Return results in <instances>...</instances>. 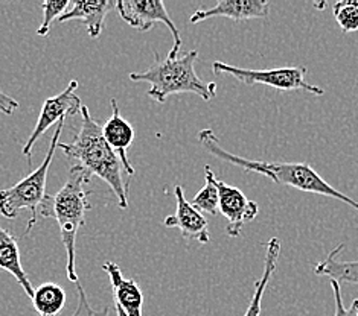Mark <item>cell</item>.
<instances>
[{
	"mask_svg": "<svg viewBox=\"0 0 358 316\" xmlns=\"http://www.w3.org/2000/svg\"><path fill=\"white\" fill-rule=\"evenodd\" d=\"M116 10L121 19L138 31H150L156 23H162L173 33L174 45L168 57L176 58L182 49V36L173 19L169 17L165 3L162 0H119Z\"/></svg>",
	"mask_w": 358,
	"mask_h": 316,
	"instance_id": "cell-7",
	"label": "cell"
},
{
	"mask_svg": "<svg viewBox=\"0 0 358 316\" xmlns=\"http://www.w3.org/2000/svg\"><path fill=\"white\" fill-rule=\"evenodd\" d=\"M113 8H116V2H112V0H76L71 10H67L59 17L58 23L80 20L83 24H86L89 37L98 38L104 29L107 15Z\"/></svg>",
	"mask_w": 358,
	"mask_h": 316,
	"instance_id": "cell-14",
	"label": "cell"
},
{
	"mask_svg": "<svg viewBox=\"0 0 358 316\" xmlns=\"http://www.w3.org/2000/svg\"><path fill=\"white\" fill-rule=\"evenodd\" d=\"M204 176H206V184H204L203 189L197 192L191 201V206L199 210L201 215L206 213V215L215 216L218 215V206H220V198H218V190L215 186V174L212 172L210 166H204Z\"/></svg>",
	"mask_w": 358,
	"mask_h": 316,
	"instance_id": "cell-19",
	"label": "cell"
},
{
	"mask_svg": "<svg viewBox=\"0 0 358 316\" xmlns=\"http://www.w3.org/2000/svg\"><path fill=\"white\" fill-rule=\"evenodd\" d=\"M115 307H116V316H127V313L117 304H115Z\"/></svg>",
	"mask_w": 358,
	"mask_h": 316,
	"instance_id": "cell-25",
	"label": "cell"
},
{
	"mask_svg": "<svg viewBox=\"0 0 358 316\" xmlns=\"http://www.w3.org/2000/svg\"><path fill=\"white\" fill-rule=\"evenodd\" d=\"M0 269L6 271L8 274H11L17 281H19V285L23 287L24 294L32 298L34 286L31 283V280L28 278L27 272H24V268L22 266L19 242H17V239L3 227H0Z\"/></svg>",
	"mask_w": 358,
	"mask_h": 316,
	"instance_id": "cell-15",
	"label": "cell"
},
{
	"mask_svg": "<svg viewBox=\"0 0 358 316\" xmlns=\"http://www.w3.org/2000/svg\"><path fill=\"white\" fill-rule=\"evenodd\" d=\"M110 281H112L115 304H117L127 313V316H142L143 294L138 281L134 278H125L119 264L115 262H106L102 264Z\"/></svg>",
	"mask_w": 358,
	"mask_h": 316,
	"instance_id": "cell-13",
	"label": "cell"
},
{
	"mask_svg": "<svg viewBox=\"0 0 358 316\" xmlns=\"http://www.w3.org/2000/svg\"><path fill=\"white\" fill-rule=\"evenodd\" d=\"M331 289H332V294H334V303H336L334 316H358V298L352 301L351 307H345L342 287H340L338 281L331 280Z\"/></svg>",
	"mask_w": 358,
	"mask_h": 316,
	"instance_id": "cell-22",
	"label": "cell"
},
{
	"mask_svg": "<svg viewBox=\"0 0 358 316\" xmlns=\"http://www.w3.org/2000/svg\"><path fill=\"white\" fill-rule=\"evenodd\" d=\"M76 287H78V306H76V310L73 316H108L110 307H102L101 310H93L90 304H89V298L86 290L80 285V281L76 283Z\"/></svg>",
	"mask_w": 358,
	"mask_h": 316,
	"instance_id": "cell-23",
	"label": "cell"
},
{
	"mask_svg": "<svg viewBox=\"0 0 358 316\" xmlns=\"http://www.w3.org/2000/svg\"><path fill=\"white\" fill-rule=\"evenodd\" d=\"M32 306L40 316H57L64 309L66 292L55 283H45L34 289Z\"/></svg>",
	"mask_w": 358,
	"mask_h": 316,
	"instance_id": "cell-18",
	"label": "cell"
},
{
	"mask_svg": "<svg viewBox=\"0 0 358 316\" xmlns=\"http://www.w3.org/2000/svg\"><path fill=\"white\" fill-rule=\"evenodd\" d=\"M332 11L343 33L358 31V0H340Z\"/></svg>",
	"mask_w": 358,
	"mask_h": 316,
	"instance_id": "cell-20",
	"label": "cell"
},
{
	"mask_svg": "<svg viewBox=\"0 0 358 316\" xmlns=\"http://www.w3.org/2000/svg\"><path fill=\"white\" fill-rule=\"evenodd\" d=\"M69 0H46V2H43V22L37 29V36L46 37L50 31V24L69 10Z\"/></svg>",
	"mask_w": 358,
	"mask_h": 316,
	"instance_id": "cell-21",
	"label": "cell"
},
{
	"mask_svg": "<svg viewBox=\"0 0 358 316\" xmlns=\"http://www.w3.org/2000/svg\"><path fill=\"white\" fill-rule=\"evenodd\" d=\"M197 58V49L185 52L182 57H166V59H160L155 52V63L150 69L130 73V80L134 82H148L151 87L147 95L159 104H164L169 96L180 93H194L203 100H210L217 95V82H206L200 78L195 72Z\"/></svg>",
	"mask_w": 358,
	"mask_h": 316,
	"instance_id": "cell-4",
	"label": "cell"
},
{
	"mask_svg": "<svg viewBox=\"0 0 358 316\" xmlns=\"http://www.w3.org/2000/svg\"><path fill=\"white\" fill-rule=\"evenodd\" d=\"M270 14V2L267 0H220L209 10H197L189 22L197 24L214 17H226L234 22H245L252 19H264Z\"/></svg>",
	"mask_w": 358,
	"mask_h": 316,
	"instance_id": "cell-11",
	"label": "cell"
},
{
	"mask_svg": "<svg viewBox=\"0 0 358 316\" xmlns=\"http://www.w3.org/2000/svg\"><path fill=\"white\" fill-rule=\"evenodd\" d=\"M176 213L166 216L164 225L166 228H178L186 241H195L201 245L210 242L209 224L199 210H195L191 202L186 200L183 193V187L180 184L176 186Z\"/></svg>",
	"mask_w": 358,
	"mask_h": 316,
	"instance_id": "cell-10",
	"label": "cell"
},
{
	"mask_svg": "<svg viewBox=\"0 0 358 316\" xmlns=\"http://www.w3.org/2000/svg\"><path fill=\"white\" fill-rule=\"evenodd\" d=\"M76 89H78V82L71 81L64 91H62L59 95L54 98H48L45 100L43 107H41L36 128H34V131L31 133L29 139L27 143H24L23 151H22L23 156L28 158V161H31V152H32L34 144H36V142L49 130L50 126H52L55 122L63 121L66 117L78 114L81 111L83 104H81V99L75 95Z\"/></svg>",
	"mask_w": 358,
	"mask_h": 316,
	"instance_id": "cell-8",
	"label": "cell"
},
{
	"mask_svg": "<svg viewBox=\"0 0 358 316\" xmlns=\"http://www.w3.org/2000/svg\"><path fill=\"white\" fill-rule=\"evenodd\" d=\"M90 175L81 166L71 167L66 184L57 195H46L40 206V216L52 218L58 222L62 241L66 250L67 278L72 283H78V274L75 268V245L80 228L86 224V211L92 209L89 202L87 183Z\"/></svg>",
	"mask_w": 358,
	"mask_h": 316,
	"instance_id": "cell-3",
	"label": "cell"
},
{
	"mask_svg": "<svg viewBox=\"0 0 358 316\" xmlns=\"http://www.w3.org/2000/svg\"><path fill=\"white\" fill-rule=\"evenodd\" d=\"M17 108H19V102H17L14 98L5 95L3 91H0V111L8 116H11Z\"/></svg>",
	"mask_w": 358,
	"mask_h": 316,
	"instance_id": "cell-24",
	"label": "cell"
},
{
	"mask_svg": "<svg viewBox=\"0 0 358 316\" xmlns=\"http://www.w3.org/2000/svg\"><path fill=\"white\" fill-rule=\"evenodd\" d=\"M345 243H340L334 250L329 251L325 259L314 266V274L329 277L338 283H349L358 286V260L340 259Z\"/></svg>",
	"mask_w": 358,
	"mask_h": 316,
	"instance_id": "cell-16",
	"label": "cell"
},
{
	"mask_svg": "<svg viewBox=\"0 0 358 316\" xmlns=\"http://www.w3.org/2000/svg\"><path fill=\"white\" fill-rule=\"evenodd\" d=\"M199 142L201 146L212 156L227 161V163L244 169L245 172H255L267 176L278 184H284L294 187L297 190L306 193L328 196L348 204L358 213V202L351 196L332 187L327 179H323L308 163H280V161H264V160H252L245 157H238L235 153L226 151L221 146L220 139L212 130H201L199 133Z\"/></svg>",
	"mask_w": 358,
	"mask_h": 316,
	"instance_id": "cell-1",
	"label": "cell"
},
{
	"mask_svg": "<svg viewBox=\"0 0 358 316\" xmlns=\"http://www.w3.org/2000/svg\"><path fill=\"white\" fill-rule=\"evenodd\" d=\"M279 255H280V241L278 237H271L267 243V248H266L262 277L259 280H257V283H255V292H253L250 304H249V307H247L244 316H261L262 298H264V294H266V289L270 283L273 274H275V271H276Z\"/></svg>",
	"mask_w": 358,
	"mask_h": 316,
	"instance_id": "cell-17",
	"label": "cell"
},
{
	"mask_svg": "<svg viewBox=\"0 0 358 316\" xmlns=\"http://www.w3.org/2000/svg\"><path fill=\"white\" fill-rule=\"evenodd\" d=\"M110 105H112V117H110L104 123V126H102V135H104L108 146L116 152V156L121 160L125 174L129 176H133L134 167L130 163L127 151H129L134 140V130L131 123L119 113L117 100L115 98L110 99Z\"/></svg>",
	"mask_w": 358,
	"mask_h": 316,
	"instance_id": "cell-12",
	"label": "cell"
},
{
	"mask_svg": "<svg viewBox=\"0 0 358 316\" xmlns=\"http://www.w3.org/2000/svg\"><path fill=\"white\" fill-rule=\"evenodd\" d=\"M64 122L66 119L58 122L43 163L36 170H32L28 176H24L19 183L10 187V189L0 190V215L5 216L6 219H15L20 215L22 210L31 211V218L24 234H28L34 225L37 224V210L40 209L41 202H43L46 196L48 172L50 165H52L55 151L59 144V137H62Z\"/></svg>",
	"mask_w": 358,
	"mask_h": 316,
	"instance_id": "cell-5",
	"label": "cell"
},
{
	"mask_svg": "<svg viewBox=\"0 0 358 316\" xmlns=\"http://www.w3.org/2000/svg\"><path fill=\"white\" fill-rule=\"evenodd\" d=\"M83 123L76 133L75 139L71 143H59L64 156L76 161L89 175H96L102 181L110 186V189L116 195L119 207H129V183L124 181L122 174L125 172L121 160L116 152L108 146L104 135H102V126L89 113V108H81Z\"/></svg>",
	"mask_w": 358,
	"mask_h": 316,
	"instance_id": "cell-2",
	"label": "cell"
},
{
	"mask_svg": "<svg viewBox=\"0 0 358 316\" xmlns=\"http://www.w3.org/2000/svg\"><path fill=\"white\" fill-rule=\"evenodd\" d=\"M215 186L220 198L218 211L227 219V234L238 237L243 232L244 224L257 219L259 206L255 201L247 200V196L238 187L229 186L217 178Z\"/></svg>",
	"mask_w": 358,
	"mask_h": 316,
	"instance_id": "cell-9",
	"label": "cell"
},
{
	"mask_svg": "<svg viewBox=\"0 0 358 316\" xmlns=\"http://www.w3.org/2000/svg\"><path fill=\"white\" fill-rule=\"evenodd\" d=\"M215 75H230L244 85H267V87L276 89L280 91H294L302 90L308 91L314 96H323V91L317 85H311L305 81L306 69L303 66L296 67H278V69H264V70H253V69H241L226 64L223 61H214L212 64Z\"/></svg>",
	"mask_w": 358,
	"mask_h": 316,
	"instance_id": "cell-6",
	"label": "cell"
}]
</instances>
